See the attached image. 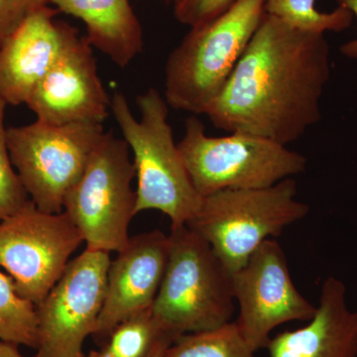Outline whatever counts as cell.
<instances>
[{
  "instance_id": "52a82bcc",
  "label": "cell",
  "mask_w": 357,
  "mask_h": 357,
  "mask_svg": "<svg viewBox=\"0 0 357 357\" xmlns=\"http://www.w3.org/2000/svg\"><path fill=\"white\" fill-rule=\"evenodd\" d=\"M130 149L112 132L103 134L83 175L70 190L64 213L91 250L119 252L128 245L136 213Z\"/></svg>"
},
{
  "instance_id": "ac0fdd59",
  "label": "cell",
  "mask_w": 357,
  "mask_h": 357,
  "mask_svg": "<svg viewBox=\"0 0 357 357\" xmlns=\"http://www.w3.org/2000/svg\"><path fill=\"white\" fill-rule=\"evenodd\" d=\"M36 306L23 298L8 274L0 270V340L36 349Z\"/></svg>"
},
{
  "instance_id": "277c9868",
  "label": "cell",
  "mask_w": 357,
  "mask_h": 357,
  "mask_svg": "<svg viewBox=\"0 0 357 357\" xmlns=\"http://www.w3.org/2000/svg\"><path fill=\"white\" fill-rule=\"evenodd\" d=\"M265 13L264 0H236L217 17L191 27L166 62L164 98L169 107L206 114Z\"/></svg>"
},
{
  "instance_id": "5b68a950",
  "label": "cell",
  "mask_w": 357,
  "mask_h": 357,
  "mask_svg": "<svg viewBox=\"0 0 357 357\" xmlns=\"http://www.w3.org/2000/svg\"><path fill=\"white\" fill-rule=\"evenodd\" d=\"M297 183L285 178L271 187L225 190L204 197L188 227L204 238L232 274L268 239L307 217L309 204L297 199Z\"/></svg>"
},
{
  "instance_id": "cb8c5ba5",
  "label": "cell",
  "mask_w": 357,
  "mask_h": 357,
  "mask_svg": "<svg viewBox=\"0 0 357 357\" xmlns=\"http://www.w3.org/2000/svg\"><path fill=\"white\" fill-rule=\"evenodd\" d=\"M338 6H344L349 9L354 16L357 18V0H337ZM340 52L345 57L357 59V38L347 42L340 47Z\"/></svg>"
},
{
  "instance_id": "9a60e30c",
  "label": "cell",
  "mask_w": 357,
  "mask_h": 357,
  "mask_svg": "<svg viewBox=\"0 0 357 357\" xmlns=\"http://www.w3.org/2000/svg\"><path fill=\"white\" fill-rule=\"evenodd\" d=\"M265 349L268 357H357V311L347 306L344 282L328 277L307 325L278 333Z\"/></svg>"
},
{
  "instance_id": "5bb4252c",
  "label": "cell",
  "mask_w": 357,
  "mask_h": 357,
  "mask_svg": "<svg viewBox=\"0 0 357 357\" xmlns=\"http://www.w3.org/2000/svg\"><path fill=\"white\" fill-rule=\"evenodd\" d=\"M49 6L27 18L0 46V98L27 103L64 48L70 27L54 20Z\"/></svg>"
},
{
  "instance_id": "30bf717a",
  "label": "cell",
  "mask_w": 357,
  "mask_h": 357,
  "mask_svg": "<svg viewBox=\"0 0 357 357\" xmlns=\"http://www.w3.org/2000/svg\"><path fill=\"white\" fill-rule=\"evenodd\" d=\"M110 253L86 248L36 306V357H83L105 302Z\"/></svg>"
},
{
  "instance_id": "7c38bea8",
  "label": "cell",
  "mask_w": 357,
  "mask_h": 357,
  "mask_svg": "<svg viewBox=\"0 0 357 357\" xmlns=\"http://www.w3.org/2000/svg\"><path fill=\"white\" fill-rule=\"evenodd\" d=\"M110 102L98 77L91 45L70 27L57 61L26 105L37 121L66 126L102 124L109 116Z\"/></svg>"
},
{
  "instance_id": "7402d4cb",
  "label": "cell",
  "mask_w": 357,
  "mask_h": 357,
  "mask_svg": "<svg viewBox=\"0 0 357 357\" xmlns=\"http://www.w3.org/2000/svg\"><path fill=\"white\" fill-rule=\"evenodd\" d=\"M236 0H176V20L194 27L225 13Z\"/></svg>"
},
{
  "instance_id": "4fadbf2b",
  "label": "cell",
  "mask_w": 357,
  "mask_h": 357,
  "mask_svg": "<svg viewBox=\"0 0 357 357\" xmlns=\"http://www.w3.org/2000/svg\"><path fill=\"white\" fill-rule=\"evenodd\" d=\"M170 241L161 230L130 237L107 271L105 302L93 337L105 338L122 321L150 309L161 286Z\"/></svg>"
},
{
  "instance_id": "603a6c76",
  "label": "cell",
  "mask_w": 357,
  "mask_h": 357,
  "mask_svg": "<svg viewBox=\"0 0 357 357\" xmlns=\"http://www.w3.org/2000/svg\"><path fill=\"white\" fill-rule=\"evenodd\" d=\"M49 3L50 0H0V46L29 16Z\"/></svg>"
},
{
  "instance_id": "d6986e66",
  "label": "cell",
  "mask_w": 357,
  "mask_h": 357,
  "mask_svg": "<svg viewBox=\"0 0 357 357\" xmlns=\"http://www.w3.org/2000/svg\"><path fill=\"white\" fill-rule=\"evenodd\" d=\"M265 13L276 16L289 24L321 33L342 32L351 25L354 14L344 6L332 13H321L316 8V0H264Z\"/></svg>"
},
{
  "instance_id": "44dd1931",
  "label": "cell",
  "mask_w": 357,
  "mask_h": 357,
  "mask_svg": "<svg viewBox=\"0 0 357 357\" xmlns=\"http://www.w3.org/2000/svg\"><path fill=\"white\" fill-rule=\"evenodd\" d=\"M6 105L0 98V222L20 211L29 201L20 176L14 170L7 146V128L4 126Z\"/></svg>"
},
{
  "instance_id": "d4e9b609",
  "label": "cell",
  "mask_w": 357,
  "mask_h": 357,
  "mask_svg": "<svg viewBox=\"0 0 357 357\" xmlns=\"http://www.w3.org/2000/svg\"><path fill=\"white\" fill-rule=\"evenodd\" d=\"M0 357H28L20 351V345L0 340ZM36 357V356H32Z\"/></svg>"
},
{
  "instance_id": "2e32d148",
  "label": "cell",
  "mask_w": 357,
  "mask_h": 357,
  "mask_svg": "<svg viewBox=\"0 0 357 357\" xmlns=\"http://www.w3.org/2000/svg\"><path fill=\"white\" fill-rule=\"evenodd\" d=\"M50 3L83 21L88 43L119 67H126L142 53V26L129 0H50Z\"/></svg>"
},
{
  "instance_id": "484cf974",
  "label": "cell",
  "mask_w": 357,
  "mask_h": 357,
  "mask_svg": "<svg viewBox=\"0 0 357 357\" xmlns=\"http://www.w3.org/2000/svg\"><path fill=\"white\" fill-rule=\"evenodd\" d=\"M172 340L168 338H162L154 345L153 349L147 357H165L166 349L172 344Z\"/></svg>"
},
{
  "instance_id": "ba28073f",
  "label": "cell",
  "mask_w": 357,
  "mask_h": 357,
  "mask_svg": "<svg viewBox=\"0 0 357 357\" xmlns=\"http://www.w3.org/2000/svg\"><path fill=\"white\" fill-rule=\"evenodd\" d=\"M105 133L100 123L52 126L39 121L6 129L11 162L39 210L62 213L68 192Z\"/></svg>"
},
{
  "instance_id": "6da1fadb",
  "label": "cell",
  "mask_w": 357,
  "mask_h": 357,
  "mask_svg": "<svg viewBox=\"0 0 357 357\" xmlns=\"http://www.w3.org/2000/svg\"><path fill=\"white\" fill-rule=\"evenodd\" d=\"M331 76L325 34L265 13L218 98L206 110L213 126L287 146L321 121Z\"/></svg>"
},
{
  "instance_id": "4316f807",
  "label": "cell",
  "mask_w": 357,
  "mask_h": 357,
  "mask_svg": "<svg viewBox=\"0 0 357 357\" xmlns=\"http://www.w3.org/2000/svg\"><path fill=\"white\" fill-rule=\"evenodd\" d=\"M83 357H114L110 356L109 352L105 351V349H102L100 351H91L89 354H84Z\"/></svg>"
},
{
  "instance_id": "9c48e42d",
  "label": "cell",
  "mask_w": 357,
  "mask_h": 357,
  "mask_svg": "<svg viewBox=\"0 0 357 357\" xmlns=\"http://www.w3.org/2000/svg\"><path fill=\"white\" fill-rule=\"evenodd\" d=\"M84 243L69 217L39 210L31 201L0 222V268L35 306L57 283Z\"/></svg>"
},
{
  "instance_id": "ffe728a7",
  "label": "cell",
  "mask_w": 357,
  "mask_h": 357,
  "mask_svg": "<svg viewBox=\"0 0 357 357\" xmlns=\"http://www.w3.org/2000/svg\"><path fill=\"white\" fill-rule=\"evenodd\" d=\"M107 338L102 349L114 357H147L160 340H172L162 332L151 307L122 321Z\"/></svg>"
},
{
  "instance_id": "8fae6325",
  "label": "cell",
  "mask_w": 357,
  "mask_h": 357,
  "mask_svg": "<svg viewBox=\"0 0 357 357\" xmlns=\"http://www.w3.org/2000/svg\"><path fill=\"white\" fill-rule=\"evenodd\" d=\"M239 314L237 328L253 351L266 349L275 328L309 321L317 307L296 288L288 260L276 239H268L232 274Z\"/></svg>"
},
{
  "instance_id": "e0dca14e",
  "label": "cell",
  "mask_w": 357,
  "mask_h": 357,
  "mask_svg": "<svg viewBox=\"0 0 357 357\" xmlns=\"http://www.w3.org/2000/svg\"><path fill=\"white\" fill-rule=\"evenodd\" d=\"M234 321L215 330L185 333L166 349L165 357H256Z\"/></svg>"
},
{
  "instance_id": "7a4b0ae2",
  "label": "cell",
  "mask_w": 357,
  "mask_h": 357,
  "mask_svg": "<svg viewBox=\"0 0 357 357\" xmlns=\"http://www.w3.org/2000/svg\"><path fill=\"white\" fill-rule=\"evenodd\" d=\"M140 119L131 112L128 100L116 91L110 110L123 139L133 153L136 213L159 211L171 220V229L187 225L203 204L181 157L168 121V103L157 89L138 96Z\"/></svg>"
},
{
  "instance_id": "8992f818",
  "label": "cell",
  "mask_w": 357,
  "mask_h": 357,
  "mask_svg": "<svg viewBox=\"0 0 357 357\" xmlns=\"http://www.w3.org/2000/svg\"><path fill=\"white\" fill-rule=\"evenodd\" d=\"M178 149L203 198L225 190L271 187L307 168L304 155L266 138L239 133L211 137L195 115L185 121Z\"/></svg>"
},
{
  "instance_id": "3957f363",
  "label": "cell",
  "mask_w": 357,
  "mask_h": 357,
  "mask_svg": "<svg viewBox=\"0 0 357 357\" xmlns=\"http://www.w3.org/2000/svg\"><path fill=\"white\" fill-rule=\"evenodd\" d=\"M169 241L165 274L151 307L162 332L174 342L230 323L236 311L231 272L188 225L171 229Z\"/></svg>"
}]
</instances>
